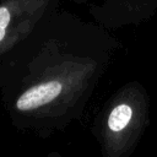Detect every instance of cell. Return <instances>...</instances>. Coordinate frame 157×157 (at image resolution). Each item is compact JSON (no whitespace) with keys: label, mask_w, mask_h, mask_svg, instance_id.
Listing matches in <instances>:
<instances>
[{"label":"cell","mask_w":157,"mask_h":157,"mask_svg":"<svg viewBox=\"0 0 157 157\" xmlns=\"http://www.w3.org/2000/svg\"><path fill=\"white\" fill-rule=\"evenodd\" d=\"M50 0H2L0 2V61L36 29Z\"/></svg>","instance_id":"3957f363"},{"label":"cell","mask_w":157,"mask_h":157,"mask_svg":"<svg viewBox=\"0 0 157 157\" xmlns=\"http://www.w3.org/2000/svg\"><path fill=\"white\" fill-rule=\"evenodd\" d=\"M108 56L56 37L23 40L0 61V103L10 124L38 139L81 120Z\"/></svg>","instance_id":"6da1fadb"},{"label":"cell","mask_w":157,"mask_h":157,"mask_svg":"<svg viewBox=\"0 0 157 157\" xmlns=\"http://www.w3.org/2000/svg\"><path fill=\"white\" fill-rule=\"evenodd\" d=\"M45 157H63V156H61V153H59L58 151H52V152H49Z\"/></svg>","instance_id":"277c9868"},{"label":"cell","mask_w":157,"mask_h":157,"mask_svg":"<svg viewBox=\"0 0 157 157\" xmlns=\"http://www.w3.org/2000/svg\"><path fill=\"white\" fill-rule=\"evenodd\" d=\"M151 98L136 81L120 86L103 103L91 125L101 157H131L151 118Z\"/></svg>","instance_id":"7a4b0ae2"}]
</instances>
